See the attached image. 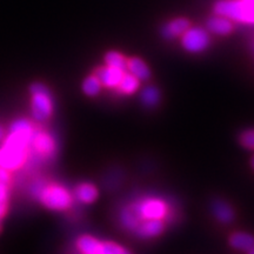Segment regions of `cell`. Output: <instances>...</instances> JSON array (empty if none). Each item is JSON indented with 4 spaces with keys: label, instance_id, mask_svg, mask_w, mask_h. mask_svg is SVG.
Returning a JSON list of instances; mask_svg holds the SVG:
<instances>
[{
    "label": "cell",
    "instance_id": "cell-14",
    "mask_svg": "<svg viewBox=\"0 0 254 254\" xmlns=\"http://www.w3.org/2000/svg\"><path fill=\"white\" fill-rule=\"evenodd\" d=\"M127 69L140 81H147L151 78V71L144 60L131 58L127 60Z\"/></svg>",
    "mask_w": 254,
    "mask_h": 254
},
{
    "label": "cell",
    "instance_id": "cell-21",
    "mask_svg": "<svg viewBox=\"0 0 254 254\" xmlns=\"http://www.w3.org/2000/svg\"><path fill=\"white\" fill-rule=\"evenodd\" d=\"M8 207V184L0 182V219L5 217Z\"/></svg>",
    "mask_w": 254,
    "mask_h": 254
},
{
    "label": "cell",
    "instance_id": "cell-24",
    "mask_svg": "<svg viewBox=\"0 0 254 254\" xmlns=\"http://www.w3.org/2000/svg\"><path fill=\"white\" fill-rule=\"evenodd\" d=\"M2 135H4V129H2V127H0V139L2 138Z\"/></svg>",
    "mask_w": 254,
    "mask_h": 254
},
{
    "label": "cell",
    "instance_id": "cell-2",
    "mask_svg": "<svg viewBox=\"0 0 254 254\" xmlns=\"http://www.w3.org/2000/svg\"><path fill=\"white\" fill-rule=\"evenodd\" d=\"M172 215L168 201L159 196H146L126 208L123 213V222L126 227L134 230L139 222L145 220H170Z\"/></svg>",
    "mask_w": 254,
    "mask_h": 254
},
{
    "label": "cell",
    "instance_id": "cell-7",
    "mask_svg": "<svg viewBox=\"0 0 254 254\" xmlns=\"http://www.w3.org/2000/svg\"><path fill=\"white\" fill-rule=\"evenodd\" d=\"M31 145L33 146V150L36 151V153L44 158L52 155L56 150L55 140L52 139V136L45 132H34Z\"/></svg>",
    "mask_w": 254,
    "mask_h": 254
},
{
    "label": "cell",
    "instance_id": "cell-4",
    "mask_svg": "<svg viewBox=\"0 0 254 254\" xmlns=\"http://www.w3.org/2000/svg\"><path fill=\"white\" fill-rule=\"evenodd\" d=\"M32 92V113L37 122H45L51 117L53 110L52 98L43 84H33Z\"/></svg>",
    "mask_w": 254,
    "mask_h": 254
},
{
    "label": "cell",
    "instance_id": "cell-26",
    "mask_svg": "<svg viewBox=\"0 0 254 254\" xmlns=\"http://www.w3.org/2000/svg\"><path fill=\"white\" fill-rule=\"evenodd\" d=\"M251 164H252V167L254 168V155H253V158H252V160H251Z\"/></svg>",
    "mask_w": 254,
    "mask_h": 254
},
{
    "label": "cell",
    "instance_id": "cell-9",
    "mask_svg": "<svg viewBox=\"0 0 254 254\" xmlns=\"http://www.w3.org/2000/svg\"><path fill=\"white\" fill-rule=\"evenodd\" d=\"M124 73H125V71H123V69L107 66V67H101L98 69L97 75L99 77L101 84L104 86L113 88L119 86L120 81L124 77Z\"/></svg>",
    "mask_w": 254,
    "mask_h": 254
},
{
    "label": "cell",
    "instance_id": "cell-23",
    "mask_svg": "<svg viewBox=\"0 0 254 254\" xmlns=\"http://www.w3.org/2000/svg\"><path fill=\"white\" fill-rule=\"evenodd\" d=\"M128 253V251L119 246L118 244L114 243H104L103 245V254H122Z\"/></svg>",
    "mask_w": 254,
    "mask_h": 254
},
{
    "label": "cell",
    "instance_id": "cell-11",
    "mask_svg": "<svg viewBox=\"0 0 254 254\" xmlns=\"http://www.w3.org/2000/svg\"><path fill=\"white\" fill-rule=\"evenodd\" d=\"M207 30L218 36H227L233 31V25H232L231 19L217 14L215 17L209 18L207 21Z\"/></svg>",
    "mask_w": 254,
    "mask_h": 254
},
{
    "label": "cell",
    "instance_id": "cell-3",
    "mask_svg": "<svg viewBox=\"0 0 254 254\" xmlns=\"http://www.w3.org/2000/svg\"><path fill=\"white\" fill-rule=\"evenodd\" d=\"M214 11L232 20L254 24V0H222L215 4Z\"/></svg>",
    "mask_w": 254,
    "mask_h": 254
},
{
    "label": "cell",
    "instance_id": "cell-27",
    "mask_svg": "<svg viewBox=\"0 0 254 254\" xmlns=\"http://www.w3.org/2000/svg\"><path fill=\"white\" fill-rule=\"evenodd\" d=\"M0 232H1V224H0Z\"/></svg>",
    "mask_w": 254,
    "mask_h": 254
},
{
    "label": "cell",
    "instance_id": "cell-1",
    "mask_svg": "<svg viewBox=\"0 0 254 254\" xmlns=\"http://www.w3.org/2000/svg\"><path fill=\"white\" fill-rule=\"evenodd\" d=\"M33 133V127L25 119L12 125L11 133L0 148V167L13 171L26 161Z\"/></svg>",
    "mask_w": 254,
    "mask_h": 254
},
{
    "label": "cell",
    "instance_id": "cell-16",
    "mask_svg": "<svg viewBox=\"0 0 254 254\" xmlns=\"http://www.w3.org/2000/svg\"><path fill=\"white\" fill-rule=\"evenodd\" d=\"M75 195L81 202L91 204L97 199L98 190L95 189V186L91 185V184H81L75 189Z\"/></svg>",
    "mask_w": 254,
    "mask_h": 254
},
{
    "label": "cell",
    "instance_id": "cell-5",
    "mask_svg": "<svg viewBox=\"0 0 254 254\" xmlns=\"http://www.w3.org/2000/svg\"><path fill=\"white\" fill-rule=\"evenodd\" d=\"M40 201L44 206L51 209H66L71 205V194L64 187L59 185H47L38 192Z\"/></svg>",
    "mask_w": 254,
    "mask_h": 254
},
{
    "label": "cell",
    "instance_id": "cell-19",
    "mask_svg": "<svg viewBox=\"0 0 254 254\" xmlns=\"http://www.w3.org/2000/svg\"><path fill=\"white\" fill-rule=\"evenodd\" d=\"M105 62H106V65L111 66V67L120 68L123 71L127 69V59L123 55H120L119 52L111 51L105 56Z\"/></svg>",
    "mask_w": 254,
    "mask_h": 254
},
{
    "label": "cell",
    "instance_id": "cell-12",
    "mask_svg": "<svg viewBox=\"0 0 254 254\" xmlns=\"http://www.w3.org/2000/svg\"><path fill=\"white\" fill-rule=\"evenodd\" d=\"M212 212L218 221L221 224H230L234 219V211L228 202L217 199L212 202Z\"/></svg>",
    "mask_w": 254,
    "mask_h": 254
},
{
    "label": "cell",
    "instance_id": "cell-15",
    "mask_svg": "<svg viewBox=\"0 0 254 254\" xmlns=\"http://www.w3.org/2000/svg\"><path fill=\"white\" fill-rule=\"evenodd\" d=\"M103 245L104 243H100L95 238L90 236L79 238L77 243V246L80 250V252L86 254H103Z\"/></svg>",
    "mask_w": 254,
    "mask_h": 254
},
{
    "label": "cell",
    "instance_id": "cell-13",
    "mask_svg": "<svg viewBox=\"0 0 254 254\" xmlns=\"http://www.w3.org/2000/svg\"><path fill=\"white\" fill-rule=\"evenodd\" d=\"M230 245L234 250L249 252L254 246V237L250 233H245V232H237L231 236Z\"/></svg>",
    "mask_w": 254,
    "mask_h": 254
},
{
    "label": "cell",
    "instance_id": "cell-25",
    "mask_svg": "<svg viewBox=\"0 0 254 254\" xmlns=\"http://www.w3.org/2000/svg\"><path fill=\"white\" fill-rule=\"evenodd\" d=\"M249 253H250V254H254V246L249 251Z\"/></svg>",
    "mask_w": 254,
    "mask_h": 254
},
{
    "label": "cell",
    "instance_id": "cell-18",
    "mask_svg": "<svg viewBox=\"0 0 254 254\" xmlns=\"http://www.w3.org/2000/svg\"><path fill=\"white\" fill-rule=\"evenodd\" d=\"M141 100L145 106L154 107L160 101V92L155 86H146L141 91Z\"/></svg>",
    "mask_w": 254,
    "mask_h": 254
},
{
    "label": "cell",
    "instance_id": "cell-10",
    "mask_svg": "<svg viewBox=\"0 0 254 254\" xmlns=\"http://www.w3.org/2000/svg\"><path fill=\"white\" fill-rule=\"evenodd\" d=\"M190 28V21L185 18H176L163 27V36L166 39H176L182 37Z\"/></svg>",
    "mask_w": 254,
    "mask_h": 254
},
{
    "label": "cell",
    "instance_id": "cell-6",
    "mask_svg": "<svg viewBox=\"0 0 254 254\" xmlns=\"http://www.w3.org/2000/svg\"><path fill=\"white\" fill-rule=\"evenodd\" d=\"M182 44L187 52L200 53L208 47L209 36L204 28L190 27L182 36Z\"/></svg>",
    "mask_w": 254,
    "mask_h": 254
},
{
    "label": "cell",
    "instance_id": "cell-22",
    "mask_svg": "<svg viewBox=\"0 0 254 254\" xmlns=\"http://www.w3.org/2000/svg\"><path fill=\"white\" fill-rule=\"evenodd\" d=\"M240 144L245 148L254 151V129H247L241 133Z\"/></svg>",
    "mask_w": 254,
    "mask_h": 254
},
{
    "label": "cell",
    "instance_id": "cell-20",
    "mask_svg": "<svg viewBox=\"0 0 254 254\" xmlns=\"http://www.w3.org/2000/svg\"><path fill=\"white\" fill-rule=\"evenodd\" d=\"M101 81L97 74L90 75V77L85 79L84 84H82V90H84L85 94L90 95V97H94L99 93L101 90Z\"/></svg>",
    "mask_w": 254,
    "mask_h": 254
},
{
    "label": "cell",
    "instance_id": "cell-8",
    "mask_svg": "<svg viewBox=\"0 0 254 254\" xmlns=\"http://www.w3.org/2000/svg\"><path fill=\"white\" fill-rule=\"evenodd\" d=\"M165 226H166L165 220L155 219V220H145L139 222L133 231L135 232V234L138 237L144 238V239H148V238L160 236L165 230Z\"/></svg>",
    "mask_w": 254,
    "mask_h": 254
},
{
    "label": "cell",
    "instance_id": "cell-17",
    "mask_svg": "<svg viewBox=\"0 0 254 254\" xmlns=\"http://www.w3.org/2000/svg\"><path fill=\"white\" fill-rule=\"evenodd\" d=\"M140 86V80L132 73H124V77L117 87L124 94H132Z\"/></svg>",
    "mask_w": 254,
    "mask_h": 254
}]
</instances>
